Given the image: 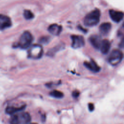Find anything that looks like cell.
I'll return each instance as SVG.
<instances>
[{
  "instance_id": "1",
  "label": "cell",
  "mask_w": 124,
  "mask_h": 124,
  "mask_svg": "<svg viewBox=\"0 0 124 124\" xmlns=\"http://www.w3.org/2000/svg\"><path fill=\"white\" fill-rule=\"evenodd\" d=\"M100 18V11L95 9L87 14L84 19V24L87 27H93L96 25L99 22Z\"/></svg>"
},
{
  "instance_id": "2",
  "label": "cell",
  "mask_w": 124,
  "mask_h": 124,
  "mask_svg": "<svg viewBox=\"0 0 124 124\" xmlns=\"http://www.w3.org/2000/svg\"><path fill=\"white\" fill-rule=\"evenodd\" d=\"M10 120V124H27L31 121V117L28 112H22L12 114Z\"/></svg>"
},
{
  "instance_id": "3",
  "label": "cell",
  "mask_w": 124,
  "mask_h": 124,
  "mask_svg": "<svg viewBox=\"0 0 124 124\" xmlns=\"http://www.w3.org/2000/svg\"><path fill=\"white\" fill-rule=\"evenodd\" d=\"M32 41L33 37L31 34L28 31H25L19 38L18 46L22 49H26L30 46Z\"/></svg>"
},
{
  "instance_id": "4",
  "label": "cell",
  "mask_w": 124,
  "mask_h": 124,
  "mask_svg": "<svg viewBox=\"0 0 124 124\" xmlns=\"http://www.w3.org/2000/svg\"><path fill=\"white\" fill-rule=\"evenodd\" d=\"M123 58V54L122 51L118 49H114L108 56V62L112 65H116L122 61Z\"/></svg>"
},
{
  "instance_id": "5",
  "label": "cell",
  "mask_w": 124,
  "mask_h": 124,
  "mask_svg": "<svg viewBox=\"0 0 124 124\" xmlns=\"http://www.w3.org/2000/svg\"><path fill=\"white\" fill-rule=\"evenodd\" d=\"M43 53V49L41 46L37 44L31 46L28 51V56L33 59L40 58Z\"/></svg>"
},
{
  "instance_id": "6",
  "label": "cell",
  "mask_w": 124,
  "mask_h": 124,
  "mask_svg": "<svg viewBox=\"0 0 124 124\" xmlns=\"http://www.w3.org/2000/svg\"><path fill=\"white\" fill-rule=\"evenodd\" d=\"M72 46L74 48H78L85 45L84 38L82 36L74 35L71 36Z\"/></svg>"
},
{
  "instance_id": "7",
  "label": "cell",
  "mask_w": 124,
  "mask_h": 124,
  "mask_svg": "<svg viewBox=\"0 0 124 124\" xmlns=\"http://www.w3.org/2000/svg\"><path fill=\"white\" fill-rule=\"evenodd\" d=\"M12 25V21L10 18L7 16L0 15V30H3L9 28Z\"/></svg>"
},
{
  "instance_id": "8",
  "label": "cell",
  "mask_w": 124,
  "mask_h": 124,
  "mask_svg": "<svg viewBox=\"0 0 124 124\" xmlns=\"http://www.w3.org/2000/svg\"><path fill=\"white\" fill-rule=\"evenodd\" d=\"M109 14L112 20L116 23L120 22L124 17V13L121 11L110 10L109 11Z\"/></svg>"
},
{
  "instance_id": "9",
  "label": "cell",
  "mask_w": 124,
  "mask_h": 124,
  "mask_svg": "<svg viewBox=\"0 0 124 124\" xmlns=\"http://www.w3.org/2000/svg\"><path fill=\"white\" fill-rule=\"evenodd\" d=\"M102 41L101 37L97 35H93L89 38V41L92 46L97 49H99Z\"/></svg>"
},
{
  "instance_id": "10",
  "label": "cell",
  "mask_w": 124,
  "mask_h": 124,
  "mask_svg": "<svg viewBox=\"0 0 124 124\" xmlns=\"http://www.w3.org/2000/svg\"><path fill=\"white\" fill-rule=\"evenodd\" d=\"M84 65L87 68L93 72H98L100 70V67L93 60H91L90 62H85L84 63Z\"/></svg>"
},
{
  "instance_id": "11",
  "label": "cell",
  "mask_w": 124,
  "mask_h": 124,
  "mask_svg": "<svg viewBox=\"0 0 124 124\" xmlns=\"http://www.w3.org/2000/svg\"><path fill=\"white\" fill-rule=\"evenodd\" d=\"M48 31L53 35H59L62 31V27L57 24H53L49 26Z\"/></svg>"
},
{
  "instance_id": "12",
  "label": "cell",
  "mask_w": 124,
  "mask_h": 124,
  "mask_svg": "<svg viewBox=\"0 0 124 124\" xmlns=\"http://www.w3.org/2000/svg\"><path fill=\"white\" fill-rule=\"evenodd\" d=\"M110 48V43L109 41L107 39L103 40L102 41L100 47L99 48L101 52L104 54H106L108 52Z\"/></svg>"
},
{
  "instance_id": "13",
  "label": "cell",
  "mask_w": 124,
  "mask_h": 124,
  "mask_svg": "<svg viewBox=\"0 0 124 124\" xmlns=\"http://www.w3.org/2000/svg\"><path fill=\"white\" fill-rule=\"evenodd\" d=\"M111 28V25L110 23L105 22L103 23L99 26V31L100 33L103 35H106L108 33Z\"/></svg>"
},
{
  "instance_id": "14",
  "label": "cell",
  "mask_w": 124,
  "mask_h": 124,
  "mask_svg": "<svg viewBox=\"0 0 124 124\" xmlns=\"http://www.w3.org/2000/svg\"><path fill=\"white\" fill-rule=\"evenodd\" d=\"M25 108V106H23L21 107L16 108L14 107H8L6 109V112L10 114H14L17 112L23 110Z\"/></svg>"
},
{
  "instance_id": "15",
  "label": "cell",
  "mask_w": 124,
  "mask_h": 124,
  "mask_svg": "<svg viewBox=\"0 0 124 124\" xmlns=\"http://www.w3.org/2000/svg\"><path fill=\"white\" fill-rule=\"evenodd\" d=\"M50 95L56 98H61L63 96V93L60 91L53 90L49 93Z\"/></svg>"
},
{
  "instance_id": "16",
  "label": "cell",
  "mask_w": 124,
  "mask_h": 124,
  "mask_svg": "<svg viewBox=\"0 0 124 124\" xmlns=\"http://www.w3.org/2000/svg\"><path fill=\"white\" fill-rule=\"evenodd\" d=\"M23 16L27 20L31 19L33 18L34 16L33 14L30 10H25L24 11Z\"/></svg>"
},
{
  "instance_id": "17",
  "label": "cell",
  "mask_w": 124,
  "mask_h": 124,
  "mask_svg": "<svg viewBox=\"0 0 124 124\" xmlns=\"http://www.w3.org/2000/svg\"><path fill=\"white\" fill-rule=\"evenodd\" d=\"M50 37L48 36H43L39 38L38 40V42L40 44L46 45L49 43L50 41Z\"/></svg>"
},
{
  "instance_id": "18",
  "label": "cell",
  "mask_w": 124,
  "mask_h": 124,
  "mask_svg": "<svg viewBox=\"0 0 124 124\" xmlns=\"http://www.w3.org/2000/svg\"><path fill=\"white\" fill-rule=\"evenodd\" d=\"M62 48V46H55V47L53 48L52 49H51V50H50L47 53V55H48L49 56H51L54 55V54L55 53H56V52H57L58 50H59L60 49H61Z\"/></svg>"
},
{
  "instance_id": "19",
  "label": "cell",
  "mask_w": 124,
  "mask_h": 124,
  "mask_svg": "<svg viewBox=\"0 0 124 124\" xmlns=\"http://www.w3.org/2000/svg\"><path fill=\"white\" fill-rule=\"evenodd\" d=\"M79 92L78 91H74L72 93V96L74 98H77L79 96Z\"/></svg>"
},
{
  "instance_id": "20",
  "label": "cell",
  "mask_w": 124,
  "mask_h": 124,
  "mask_svg": "<svg viewBox=\"0 0 124 124\" xmlns=\"http://www.w3.org/2000/svg\"><path fill=\"white\" fill-rule=\"evenodd\" d=\"M88 107H89V109L90 110V111H93L94 109V105L92 103H90L88 105Z\"/></svg>"
},
{
  "instance_id": "21",
  "label": "cell",
  "mask_w": 124,
  "mask_h": 124,
  "mask_svg": "<svg viewBox=\"0 0 124 124\" xmlns=\"http://www.w3.org/2000/svg\"><path fill=\"white\" fill-rule=\"evenodd\" d=\"M37 124L36 123H30V124Z\"/></svg>"
}]
</instances>
